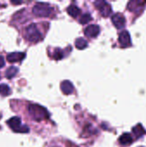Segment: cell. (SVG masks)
<instances>
[{
	"instance_id": "cell-1",
	"label": "cell",
	"mask_w": 146,
	"mask_h": 147,
	"mask_svg": "<svg viewBox=\"0 0 146 147\" xmlns=\"http://www.w3.org/2000/svg\"><path fill=\"white\" fill-rule=\"evenodd\" d=\"M28 112L30 115L37 121H40L49 117V113L47 110L44 107L38 104H30L28 106Z\"/></svg>"
},
{
	"instance_id": "cell-2",
	"label": "cell",
	"mask_w": 146,
	"mask_h": 147,
	"mask_svg": "<svg viewBox=\"0 0 146 147\" xmlns=\"http://www.w3.org/2000/svg\"><path fill=\"white\" fill-rule=\"evenodd\" d=\"M25 36L26 39L30 42H37L42 38L41 33L40 32V30L38 29L37 26L34 23H32L26 28Z\"/></svg>"
},
{
	"instance_id": "cell-3",
	"label": "cell",
	"mask_w": 146,
	"mask_h": 147,
	"mask_svg": "<svg viewBox=\"0 0 146 147\" xmlns=\"http://www.w3.org/2000/svg\"><path fill=\"white\" fill-rule=\"evenodd\" d=\"M52 12V9L49 5L42 3H36L33 8V13L40 17H48L49 16H51Z\"/></svg>"
},
{
	"instance_id": "cell-4",
	"label": "cell",
	"mask_w": 146,
	"mask_h": 147,
	"mask_svg": "<svg viewBox=\"0 0 146 147\" xmlns=\"http://www.w3.org/2000/svg\"><path fill=\"white\" fill-rule=\"evenodd\" d=\"M22 121L19 117H12L10 118L8 121L7 124L8 126L14 131L16 133H28L29 132V127L27 126H22L21 125Z\"/></svg>"
},
{
	"instance_id": "cell-5",
	"label": "cell",
	"mask_w": 146,
	"mask_h": 147,
	"mask_svg": "<svg viewBox=\"0 0 146 147\" xmlns=\"http://www.w3.org/2000/svg\"><path fill=\"white\" fill-rule=\"evenodd\" d=\"M95 5L96 8L100 11L101 15L104 17H108L112 12L111 5L105 1H96L95 2Z\"/></svg>"
},
{
	"instance_id": "cell-6",
	"label": "cell",
	"mask_w": 146,
	"mask_h": 147,
	"mask_svg": "<svg viewBox=\"0 0 146 147\" xmlns=\"http://www.w3.org/2000/svg\"><path fill=\"white\" fill-rule=\"evenodd\" d=\"M112 22L113 24L118 28H122L126 25V18L120 13H116L112 16Z\"/></svg>"
},
{
	"instance_id": "cell-7",
	"label": "cell",
	"mask_w": 146,
	"mask_h": 147,
	"mask_svg": "<svg viewBox=\"0 0 146 147\" xmlns=\"http://www.w3.org/2000/svg\"><path fill=\"white\" fill-rule=\"evenodd\" d=\"M119 41L122 47H127L131 46V36L128 31L124 30L119 35Z\"/></svg>"
},
{
	"instance_id": "cell-8",
	"label": "cell",
	"mask_w": 146,
	"mask_h": 147,
	"mask_svg": "<svg viewBox=\"0 0 146 147\" xmlns=\"http://www.w3.org/2000/svg\"><path fill=\"white\" fill-rule=\"evenodd\" d=\"M100 33V28L98 25H95V24H92V25H89L88 26L85 30H84V34L86 36L89 37V38H95Z\"/></svg>"
},
{
	"instance_id": "cell-9",
	"label": "cell",
	"mask_w": 146,
	"mask_h": 147,
	"mask_svg": "<svg viewBox=\"0 0 146 147\" xmlns=\"http://www.w3.org/2000/svg\"><path fill=\"white\" fill-rule=\"evenodd\" d=\"M25 58V53H20V52H15V53H11L7 55V60L10 63H15V62H20Z\"/></svg>"
},
{
	"instance_id": "cell-10",
	"label": "cell",
	"mask_w": 146,
	"mask_h": 147,
	"mask_svg": "<svg viewBox=\"0 0 146 147\" xmlns=\"http://www.w3.org/2000/svg\"><path fill=\"white\" fill-rule=\"evenodd\" d=\"M60 89L62 90V92L65 95H70L73 92L74 90V86L71 84V82L68 81V80H65L61 83L60 84Z\"/></svg>"
},
{
	"instance_id": "cell-11",
	"label": "cell",
	"mask_w": 146,
	"mask_h": 147,
	"mask_svg": "<svg viewBox=\"0 0 146 147\" xmlns=\"http://www.w3.org/2000/svg\"><path fill=\"white\" fill-rule=\"evenodd\" d=\"M144 2H141V1H131L129 3H128V9L133 11V12H138L139 11V10L142 9L141 7H144Z\"/></svg>"
},
{
	"instance_id": "cell-12",
	"label": "cell",
	"mask_w": 146,
	"mask_h": 147,
	"mask_svg": "<svg viewBox=\"0 0 146 147\" xmlns=\"http://www.w3.org/2000/svg\"><path fill=\"white\" fill-rule=\"evenodd\" d=\"M133 133L135 135V137L137 139H139V138H141L142 136H144L145 134L146 131L141 124H138L137 126L133 127Z\"/></svg>"
},
{
	"instance_id": "cell-13",
	"label": "cell",
	"mask_w": 146,
	"mask_h": 147,
	"mask_svg": "<svg viewBox=\"0 0 146 147\" xmlns=\"http://www.w3.org/2000/svg\"><path fill=\"white\" fill-rule=\"evenodd\" d=\"M119 142L122 146H129L133 143V137L130 134H123L120 137Z\"/></svg>"
},
{
	"instance_id": "cell-14",
	"label": "cell",
	"mask_w": 146,
	"mask_h": 147,
	"mask_svg": "<svg viewBox=\"0 0 146 147\" xmlns=\"http://www.w3.org/2000/svg\"><path fill=\"white\" fill-rule=\"evenodd\" d=\"M67 12L68 14L71 16V17H74L76 18L77 16H79V14L81 13V10L78 7L75 6V5H71L70 7H68L67 9Z\"/></svg>"
},
{
	"instance_id": "cell-15",
	"label": "cell",
	"mask_w": 146,
	"mask_h": 147,
	"mask_svg": "<svg viewBox=\"0 0 146 147\" xmlns=\"http://www.w3.org/2000/svg\"><path fill=\"white\" fill-rule=\"evenodd\" d=\"M75 46H76V47H77V48H78V49L82 50V49H84V48H86V47H87V46H88V42H87V40H84L83 38L79 37V38H77V39L76 40Z\"/></svg>"
},
{
	"instance_id": "cell-16",
	"label": "cell",
	"mask_w": 146,
	"mask_h": 147,
	"mask_svg": "<svg viewBox=\"0 0 146 147\" xmlns=\"http://www.w3.org/2000/svg\"><path fill=\"white\" fill-rule=\"evenodd\" d=\"M17 72H18V69H17L16 67H15V66H10V67H9V68L6 70V71H5V77H6L7 78L10 79V78H14V77L17 74Z\"/></svg>"
},
{
	"instance_id": "cell-17",
	"label": "cell",
	"mask_w": 146,
	"mask_h": 147,
	"mask_svg": "<svg viewBox=\"0 0 146 147\" xmlns=\"http://www.w3.org/2000/svg\"><path fill=\"white\" fill-rule=\"evenodd\" d=\"M9 94H10V88L5 84H0V95L3 96H6Z\"/></svg>"
},
{
	"instance_id": "cell-18",
	"label": "cell",
	"mask_w": 146,
	"mask_h": 147,
	"mask_svg": "<svg viewBox=\"0 0 146 147\" xmlns=\"http://www.w3.org/2000/svg\"><path fill=\"white\" fill-rule=\"evenodd\" d=\"M91 20H92L91 15L89 14V13H86V14H83V15L80 17L79 22H80L81 24H86V23H88V22H89V21H91Z\"/></svg>"
},
{
	"instance_id": "cell-19",
	"label": "cell",
	"mask_w": 146,
	"mask_h": 147,
	"mask_svg": "<svg viewBox=\"0 0 146 147\" xmlns=\"http://www.w3.org/2000/svg\"><path fill=\"white\" fill-rule=\"evenodd\" d=\"M63 57H64V52L59 48H56L54 53H53V59L56 60H59Z\"/></svg>"
},
{
	"instance_id": "cell-20",
	"label": "cell",
	"mask_w": 146,
	"mask_h": 147,
	"mask_svg": "<svg viewBox=\"0 0 146 147\" xmlns=\"http://www.w3.org/2000/svg\"><path fill=\"white\" fill-rule=\"evenodd\" d=\"M4 64H5L4 59H3V58L0 55V68L3 67V66H4Z\"/></svg>"
},
{
	"instance_id": "cell-21",
	"label": "cell",
	"mask_w": 146,
	"mask_h": 147,
	"mask_svg": "<svg viewBox=\"0 0 146 147\" xmlns=\"http://www.w3.org/2000/svg\"><path fill=\"white\" fill-rule=\"evenodd\" d=\"M139 147H144V146H139Z\"/></svg>"
},
{
	"instance_id": "cell-22",
	"label": "cell",
	"mask_w": 146,
	"mask_h": 147,
	"mask_svg": "<svg viewBox=\"0 0 146 147\" xmlns=\"http://www.w3.org/2000/svg\"><path fill=\"white\" fill-rule=\"evenodd\" d=\"M0 78H1V76H0Z\"/></svg>"
}]
</instances>
